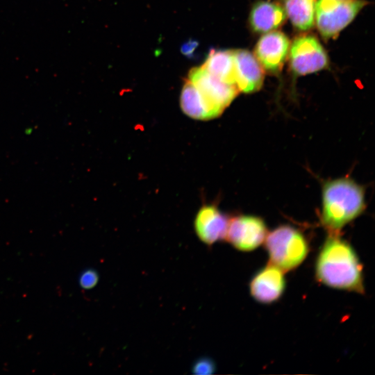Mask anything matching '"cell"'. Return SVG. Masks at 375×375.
Listing matches in <instances>:
<instances>
[{
	"label": "cell",
	"instance_id": "1",
	"mask_svg": "<svg viewBox=\"0 0 375 375\" xmlns=\"http://www.w3.org/2000/svg\"><path fill=\"white\" fill-rule=\"evenodd\" d=\"M315 272L321 283L363 294L362 265L353 247L338 233H330L317 255Z\"/></svg>",
	"mask_w": 375,
	"mask_h": 375
},
{
	"label": "cell",
	"instance_id": "2",
	"mask_svg": "<svg viewBox=\"0 0 375 375\" xmlns=\"http://www.w3.org/2000/svg\"><path fill=\"white\" fill-rule=\"evenodd\" d=\"M363 188L354 181L340 178L326 182L322 189V222L330 233H338L365 210Z\"/></svg>",
	"mask_w": 375,
	"mask_h": 375
},
{
	"label": "cell",
	"instance_id": "3",
	"mask_svg": "<svg viewBox=\"0 0 375 375\" xmlns=\"http://www.w3.org/2000/svg\"><path fill=\"white\" fill-rule=\"evenodd\" d=\"M265 241L270 263L283 272L297 268L309 252L306 237L290 225L276 227L267 233Z\"/></svg>",
	"mask_w": 375,
	"mask_h": 375
},
{
	"label": "cell",
	"instance_id": "4",
	"mask_svg": "<svg viewBox=\"0 0 375 375\" xmlns=\"http://www.w3.org/2000/svg\"><path fill=\"white\" fill-rule=\"evenodd\" d=\"M367 3L364 0H318L315 21L319 33L326 39L336 37Z\"/></svg>",
	"mask_w": 375,
	"mask_h": 375
},
{
	"label": "cell",
	"instance_id": "5",
	"mask_svg": "<svg viewBox=\"0 0 375 375\" xmlns=\"http://www.w3.org/2000/svg\"><path fill=\"white\" fill-rule=\"evenodd\" d=\"M188 76V80L201 94L213 118L220 115L240 92L235 85L220 81L202 66L192 68Z\"/></svg>",
	"mask_w": 375,
	"mask_h": 375
},
{
	"label": "cell",
	"instance_id": "6",
	"mask_svg": "<svg viewBox=\"0 0 375 375\" xmlns=\"http://www.w3.org/2000/svg\"><path fill=\"white\" fill-rule=\"evenodd\" d=\"M327 54L314 36L304 35L297 38L290 50V65L296 75H306L327 67Z\"/></svg>",
	"mask_w": 375,
	"mask_h": 375
},
{
	"label": "cell",
	"instance_id": "7",
	"mask_svg": "<svg viewBox=\"0 0 375 375\" xmlns=\"http://www.w3.org/2000/svg\"><path fill=\"white\" fill-rule=\"evenodd\" d=\"M267 228L262 219L253 215H238L229 219L226 240L236 249L251 251L265 240Z\"/></svg>",
	"mask_w": 375,
	"mask_h": 375
},
{
	"label": "cell",
	"instance_id": "8",
	"mask_svg": "<svg viewBox=\"0 0 375 375\" xmlns=\"http://www.w3.org/2000/svg\"><path fill=\"white\" fill-rule=\"evenodd\" d=\"M283 272L271 263L258 270L249 283V291L252 297L264 304H269L278 300L285 289Z\"/></svg>",
	"mask_w": 375,
	"mask_h": 375
},
{
	"label": "cell",
	"instance_id": "9",
	"mask_svg": "<svg viewBox=\"0 0 375 375\" xmlns=\"http://www.w3.org/2000/svg\"><path fill=\"white\" fill-rule=\"evenodd\" d=\"M289 48L290 41L283 33L270 31L258 41L255 56L265 70L275 74L281 69Z\"/></svg>",
	"mask_w": 375,
	"mask_h": 375
},
{
	"label": "cell",
	"instance_id": "10",
	"mask_svg": "<svg viewBox=\"0 0 375 375\" xmlns=\"http://www.w3.org/2000/svg\"><path fill=\"white\" fill-rule=\"evenodd\" d=\"M229 219L212 205L203 206L194 220V229L199 240L211 246L226 239Z\"/></svg>",
	"mask_w": 375,
	"mask_h": 375
},
{
	"label": "cell",
	"instance_id": "11",
	"mask_svg": "<svg viewBox=\"0 0 375 375\" xmlns=\"http://www.w3.org/2000/svg\"><path fill=\"white\" fill-rule=\"evenodd\" d=\"M235 85L239 91L251 93L260 89L264 80L263 69L251 52L244 49L234 51Z\"/></svg>",
	"mask_w": 375,
	"mask_h": 375
},
{
	"label": "cell",
	"instance_id": "12",
	"mask_svg": "<svg viewBox=\"0 0 375 375\" xmlns=\"http://www.w3.org/2000/svg\"><path fill=\"white\" fill-rule=\"evenodd\" d=\"M285 12L280 5L267 1L255 3L249 15V24L255 32L266 33L274 31L286 19Z\"/></svg>",
	"mask_w": 375,
	"mask_h": 375
},
{
	"label": "cell",
	"instance_id": "13",
	"mask_svg": "<svg viewBox=\"0 0 375 375\" xmlns=\"http://www.w3.org/2000/svg\"><path fill=\"white\" fill-rule=\"evenodd\" d=\"M202 67L220 81L235 85L234 51L211 49Z\"/></svg>",
	"mask_w": 375,
	"mask_h": 375
},
{
	"label": "cell",
	"instance_id": "14",
	"mask_svg": "<svg viewBox=\"0 0 375 375\" xmlns=\"http://www.w3.org/2000/svg\"><path fill=\"white\" fill-rule=\"evenodd\" d=\"M284 10L298 30L310 29L315 22V0H283Z\"/></svg>",
	"mask_w": 375,
	"mask_h": 375
},
{
	"label": "cell",
	"instance_id": "15",
	"mask_svg": "<svg viewBox=\"0 0 375 375\" xmlns=\"http://www.w3.org/2000/svg\"><path fill=\"white\" fill-rule=\"evenodd\" d=\"M181 107L185 114L193 119H213L201 94L188 79L185 81L181 90Z\"/></svg>",
	"mask_w": 375,
	"mask_h": 375
},
{
	"label": "cell",
	"instance_id": "16",
	"mask_svg": "<svg viewBox=\"0 0 375 375\" xmlns=\"http://www.w3.org/2000/svg\"><path fill=\"white\" fill-rule=\"evenodd\" d=\"M99 280L98 274L93 269H87L84 271L79 279L80 285L84 289H91L94 288Z\"/></svg>",
	"mask_w": 375,
	"mask_h": 375
},
{
	"label": "cell",
	"instance_id": "17",
	"mask_svg": "<svg viewBox=\"0 0 375 375\" xmlns=\"http://www.w3.org/2000/svg\"><path fill=\"white\" fill-rule=\"evenodd\" d=\"M193 372L197 374H212L214 372L215 367L214 362L209 358H201L194 363Z\"/></svg>",
	"mask_w": 375,
	"mask_h": 375
},
{
	"label": "cell",
	"instance_id": "18",
	"mask_svg": "<svg viewBox=\"0 0 375 375\" xmlns=\"http://www.w3.org/2000/svg\"><path fill=\"white\" fill-rule=\"evenodd\" d=\"M199 42L196 40L190 39L184 42L181 47V52L188 58H191L197 49Z\"/></svg>",
	"mask_w": 375,
	"mask_h": 375
}]
</instances>
